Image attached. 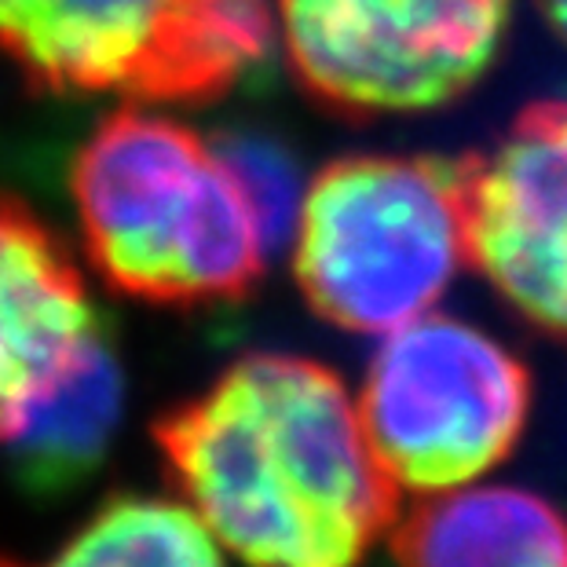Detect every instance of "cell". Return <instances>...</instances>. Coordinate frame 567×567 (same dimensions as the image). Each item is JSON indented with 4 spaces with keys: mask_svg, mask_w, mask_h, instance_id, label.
<instances>
[{
    "mask_svg": "<svg viewBox=\"0 0 567 567\" xmlns=\"http://www.w3.org/2000/svg\"><path fill=\"white\" fill-rule=\"evenodd\" d=\"M151 432L187 509L249 567H352L400 516L359 403L319 359H238Z\"/></svg>",
    "mask_w": 567,
    "mask_h": 567,
    "instance_id": "cell-1",
    "label": "cell"
},
{
    "mask_svg": "<svg viewBox=\"0 0 567 567\" xmlns=\"http://www.w3.org/2000/svg\"><path fill=\"white\" fill-rule=\"evenodd\" d=\"M355 403L392 484L440 494L513 454L530 414V373L498 337L429 311L384 337Z\"/></svg>",
    "mask_w": 567,
    "mask_h": 567,
    "instance_id": "cell-5",
    "label": "cell"
},
{
    "mask_svg": "<svg viewBox=\"0 0 567 567\" xmlns=\"http://www.w3.org/2000/svg\"><path fill=\"white\" fill-rule=\"evenodd\" d=\"M70 190L92 268L132 300H238L271 260L260 216L220 147L140 103L89 132Z\"/></svg>",
    "mask_w": 567,
    "mask_h": 567,
    "instance_id": "cell-2",
    "label": "cell"
},
{
    "mask_svg": "<svg viewBox=\"0 0 567 567\" xmlns=\"http://www.w3.org/2000/svg\"><path fill=\"white\" fill-rule=\"evenodd\" d=\"M271 0H0V55L41 95L216 103L275 41Z\"/></svg>",
    "mask_w": 567,
    "mask_h": 567,
    "instance_id": "cell-4",
    "label": "cell"
},
{
    "mask_svg": "<svg viewBox=\"0 0 567 567\" xmlns=\"http://www.w3.org/2000/svg\"><path fill=\"white\" fill-rule=\"evenodd\" d=\"M216 147H220L227 165L235 168L238 184L246 187L252 209H257L264 224V235H268L271 252L293 243L305 190H300V176L289 151L268 136H252V132H246V136H224L216 140Z\"/></svg>",
    "mask_w": 567,
    "mask_h": 567,
    "instance_id": "cell-12",
    "label": "cell"
},
{
    "mask_svg": "<svg viewBox=\"0 0 567 567\" xmlns=\"http://www.w3.org/2000/svg\"><path fill=\"white\" fill-rule=\"evenodd\" d=\"M286 59L344 117L454 103L491 70L513 0H279Z\"/></svg>",
    "mask_w": 567,
    "mask_h": 567,
    "instance_id": "cell-6",
    "label": "cell"
},
{
    "mask_svg": "<svg viewBox=\"0 0 567 567\" xmlns=\"http://www.w3.org/2000/svg\"><path fill=\"white\" fill-rule=\"evenodd\" d=\"M0 567H224L216 538L179 502L114 494L41 564L0 557Z\"/></svg>",
    "mask_w": 567,
    "mask_h": 567,
    "instance_id": "cell-11",
    "label": "cell"
},
{
    "mask_svg": "<svg viewBox=\"0 0 567 567\" xmlns=\"http://www.w3.org/2000/svg\"><path fill=\"white\" fill-rule=\"evenodd\" d=\"M457 179L468 264L530 326L567 337V100L527 103L457 158Z\"/></svg>",
    "mask_w": 567,
    "mask_h": 567,
    "instance_id": "cell-7",
    "label": "cell"
},
{
    "mask_svg": "<svg viewBox=\"0 0 567 567\" xmlns=\"http://www.w3.org/2000/svg\"><path fill=\"white\" fill-rule=\"evenodd\" d=\"M400 567H567V513L527 487L440 491L395 520Z\"/></svg>",
    "mask_w": 567,
    "mask_h": 567,
    "instance_id": "cell-9",
    "label": "cell"
},
{
    "mask_svg": "<svg viewBox=\"0 0 567 567\" xmlns=\"http://www.w3.org/2000/svg\"><path fill=\"white\" fill-rule=\"evenodd\" d=\"M125 403V378L106 337L95 341L78 373L48 400L11 443L27 491L59 494L81 484L106 457Z\"/></svg>",
    "mask_w": 567,
    "mask_h": 567,
    "instance_id": "cell-10",
    "label": "cell"
},
{
    "mask_svg": "<svg viewBox=\"0 0 567 567\" xmlns=\"http://www.w3.org/2000/svg\"><path fill=\"white\" fill-rule=\"evenodd\" d=\"M100 337L89 286L63 238L0 190V446L27 432Z\"/></svg>",
    "mask_w": 567,
    "mask_h": 567,
    "instance_id": "cell-8",
    "label": "cell"
},
{
    "mask_svg": "<svg viewBox=\"0 0 567 567\" xmlns=\"http://www.w3.org/2000/svg\"><path fill=\"white\" fill-rule=\"evenodd\" d=\"M465 264L457 158L348 154L305 187L293 275L337 330L395 333L429 316Z\"/></svg>",
    "mask_w": 567,
    "mask_h": 567,
    "instance_id": "cell-3",
    "label": "cell"
},
{
    "mask_svg": "<svg viewBox=\"0 0 567 567\" xmlns=\"http://www.w3.org/2000/svg\"><path fill=\"white\" fill-rule=\"evenodd\" d=\"M535 8L542 11L546 27L567 44V0H535Z\"/></svg>",
    "mask_w": 567,
    "mask_h": 567,
    "instance_id": "cell-13",
    "label": "cell"
}]
</instances>
